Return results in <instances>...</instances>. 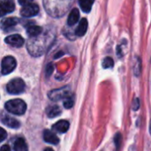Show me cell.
<instances>
[{
    "instance_id": "1",
    "label": "cell",
    "mask_w": 151,
    "mask_h": 151,
    "mask_svg": "<svg viewBox=\"0 0 151 151\" xmlns=\"http://www.w3.org/2000/svg\"><path fill=\"white\" fill-rule=\"evenodd\" d=\"M54 41V35L47 32L45 34H41L36 37L30 38L27 42V48L30 55L33 57H40L44 54L47 50L50 47Z\"/></svg>"
},
{
    "instance_id": "2",
    "label": "cell",
    "mask_w": 151,
    "mask_h": 151,
    "mask_svg": "<svg viewBox=\"0 0 151 151\" xmlns=\"http://www.w3.org/2000/svg\"><path fill=\"white\" fill-rule=\"evenodd\" d=\"M75 0H43V6L49 15L53 18L64 16Z\"/></svg>"
},
{
    "instance_id": "3",
    "label": "cell",
    "mask_w": 151,
    "mask_h": 151,
    "mask_svg": "<svg viewBox=\"0 0 151 151\" xmlns=\"http://www.w3.org/2000/svg\"><path fill=\"white\" fill-rule=\"evenodd\" d=\"M4 108L10 113L15 115H23L27 111V104L23 100L14 99L6 102L4 104Z\"/></svg>"
},
{
    "instance_id": "4",
    "label": "cell",
    "mask_w": 151,
    "mask_h": 151,
    "mask_svg": "<svg viewBox=\"0 0 151 151\" xmlns=\"http://www.w3.org/2000/svg\"><path fill=\"white\" fill-rule=\"evenodd\" d=\"M48 96L51 101L65 100L66 98L72 96V90L69 86L62 87L60 88H57V89H53L50 91L48 94Z\"/></svg>"
},
{
    "instance_id": "5",
    "label": "cell",
    "mask_w": 151,
    "mask_h": 151,
    "mask_svg": "<svg viewBox=\"0 0 151 151\" xmlns=\"http://www.w3.org/2000/svg\"><path fill=\"white\" fill-rule=\"evenodd\" d=\"M25 82L20 78H15L11 80L6 85V90L9 94L12 95H19L23 93L25 90Z\"/></svg>"
},
{
    "instance_id": "6",
    "label": "cell",
    "mask_w": 151,
    "mask_h": 151,
    "mask_svg": "<svg viewBox=\"0 0 151 151\" xmlns=\"http://www.w3.org/2000/svg\"><path fill=\"white\" fill-rule=\"evenodd\" d=\"M16 65H17L16 59L13 57L7 56L4 58L2 60V64H1L2 74L5 75V74H9L10 73H12L16 68Z\"/></svg>"
},
{
    "instance_id": "7",
    "label": "cell",
    "mask_w": 151,
    "mask_h": 151,
    "mask_svg": "<svg viewBox=\"0 0 151 151\" xmlns=\"http://www.w3.org/2000/svg\"><path fill=\"white\" fill-rule=\"evenodd\" d=\"M39 10H40L39 6L37 4L31 3L22 7V9L20 10V14L25 18H29V17L37 15L39 12Z\"/></svg>"
},
{
    "instance_id": "8",
    "label": "cell",
    "mask_w": 151,
    "mask_h": 151,
    "mask_svg": "<svg viewBox=\"0 0 151 151\" xmlns=\"http://www.w3.org/2000/svg\"><path fill=\"white\" fill-rule=\"evenodd\" d=\"M5 42L12 47L19 48L24 43V39L19 35H12L5 38Z\"/></svg>"
},
{
    "instance_id": "9",
    "label": "cell",
    "mask_w": 151,
    "mask_h": 151,
    "mask_svg": "<svg viewBox=\"0 0 151 151\" xmlns=\"http://www.w3.org/2000/svg\"><path fill=\"white\" fill-rule=\"evenodd\" d=\"M15 9V4L13 0H1V15L4 16L7 13H11Z\"/></svg>"
},
{
    "instance_id": "10",
    "label": "cell",
    "mask_w": 151,
    "mask_h": 151,
    "mask_svg": "<svg viewBox=\"0 0 151 151\" xmlns=\"http://www.w3.org/2000/svg\"><path fill=\"white\" fill-rule=\"evenodd\" d=\"M1 121L4 125H5L6 127H10V128H14V129H17L20 127V123L19 121H18L17 119H15L14 118H12L8 115H4L3 114L2 115V118H1Z\"/></svg>"
},
{
    "instance_id": "11",
    "label": "cell",
    "mask_w": 151,
    "mask_h": 151,
    "mask_svg": "<svg viewBox=\"0 0 151 151\" xmlns=\"http://www.w3.org/2000/svg\"><path fill=\"white\" fill-rule=\"evenodd\" d=\"M43 139L46 142L53 144V145H57L59 142V139L57 137V135L50 130H44L43 132Z\"/></svg>"
},
{
    "instance_id": "12",
    "label": "cell",
    "mask_w": 151,
    "mask_h": 151,
    "mask_svg": "<svg viewBox=\"0 0 151 151\" xmlns=\"http://www.w3.org/2000/svg\"><path fill=\"white\" fill-rule=\"evenodd\" d=\"M69 122L66 121V120H59L58 121L56 124H54L52 126V129L60 133V134H64V133H66L67 130L69 129Z\"/></svg>"
},
{
    "instance_id": "13",
    "label": "cell",
    "mask_w": 151,
    "mask_h": 151,
    "mask_svg": "<svg viewBox=\"0 0 151 151\" xmlns=\"http://www.w3.org/2000/svg\"><path fill=\"white\" fill-rule=\"evenodd\" d=\"M14 151H27V146L25 140L21 137H18L13 142Z\"/></svg>"
},
{
    "instance_id": "14",
    "label": "cell",
    "mask_w": 151,
    "mask_h": 151,
    "mask_svg": "<svg viewBox=\"0 0 151 151\" xmlns=\"http://www.w3.org/2000/svg\"><path fill=\"white\" fill-rule=\"evenodd\" d=\"M46 114L49 118H51V119L56 118L61 114V109L56 104L50 105L46 109Z\"/></svg>"
},
{
    "instance_id": "15",
    "label": "cell",
    "mask_w": 151,
    "mask_h": 151,
    "mask_svg": "<svg viewBox=\"0 0 151 151\" xmlns=\"http://www.w3.org/2000/svg\"><path fill=\"white\" fill-rule=\"evenodd\" d=\"M88 20H87L86 19H82L80 21V23H79V25H78V27H77L76 30H75V35H78V36H82V35H84L86 34L87 30H88Z\"/></svg>"
},
{
    "instance_id": "16",
    "label": "cell",
    "mask_w": 151,
    "mask_h": 151,
    "mask_svg": "<svg viewBox=\"0 0 151 151\" xmlns=\"http://www.w3.org/2000/svg\"><path fill=\"white\" fill-rule=\"evenodd\" d=\"M79 18H80V13H79V11L77 8H74L71 11L69 16H68V19H67V24L69 26H73L75 25L78 20H79Z\"/></svg>"
},
{
    "instance_id": "17",
    "label": "cell",
    "mask_w": 151,
    "mask_h": 151,
    "mask_svg": "<svg viewBox=\"0 0 151 151\" xmlns=\"http://www.w3.org/2000/svg\"><path fill=\"white\" fill-rule=\"evenodd\" d=\"M18 23H19V19L17 18H7L2 20L1 26L3 29H8L10 27L16 26Z\"/></svg>"
},
{
    "instance_id": "18",
    "label": "cell",
    "mask_w": 151,
    "mask_h": 151,
    "mask_svg": "<svg viewBox=\"0 0 151 151\" xmlns=\"http://www.w3.org/2000/svg\"><path fill=\"white\" fill-rule=\"evenodd\" d=\"M27 33L31 38L36 37L42 33V28L39 26H29L27 29Z\"/></svg>"
},
{
    "instance_id": "19",
    "label": "cell",
    "mask_w": 151,
    "mask_h": 151,
    "mask_svg": "<svg viewBox=\"0 0 151 151\" xmlns=\"http://www.w3.org/2000/svg\"><path fill=\"white\" fill-rule=\"evenodd\" d=\"M95 0H79V4L84 12H89Z\"/></svg>"
},
{
    "instance_id": "20",
    "label": "cell",
    "mask_w": 151,
    "mask_h": 151,
    "mask_svg": "<svg viewBox=\"0 0 151 151\" xmlns=\"http://www.w3.org/2000/svg\"><path fill=\"white\" fill-rule=\"evenodd\" d=\"M113 65H114V61L111 58L107 57L104 59V61H103V67L104 68H105V69L111 68Z\"/></svg>"
},
{
    "instance_id": "21",
    "label": "cell",
    "mask_w": 151,
    "mask_h": 151,
    "mask_svg": "<svg viewBox=\"0 0 151 151\" xmlns=\"http://www.w3.org/2000/svg\"><path fill=\"white\" fill-rule=\"evenodd\" d=\"M142 64H141V59L139 58H136V62L134 64V74L136 76H139L140 73H141V70H142Z\"/></svg>"
},
{
    "instance_id": "22",
    "label": "cell",
    "mask_w": 151,
    "mask_h": 151,
    "mask_svg": "<svg viewBox=\"0 0 151 151\" xmlns=\"http://www.w3.org/2000/svg\"><path fill=\"white\" fill-rule=\"evenodd\" d=\"M73 106V97L71 96V97L66 98L65 100V102H64V107L65 109H71Z\"/></svg>"
},
{
    "instance_id": "23",
    "label": "cell",
    "mask_w": 151,
    "mask_h": 151,
    "mask_svg": "<svg viewBox=\"0 0 151 151\" xmlns=\"http://www.w3.org/2000/svg\"><path fill=\"white\" fill-rule=\"evenodd\" d=\"M114 142L116 145V150H119V147H120V143H121V134H117L115 138H114Z\"/></svg>"
},
{
    "instance_id": "24",
    "label": "cell",
    "mask_w": 151,
    "mask_h": 151,
    "mask_svg": "<svg viewBox=\"0 0 151 151\" xmlns=\"http://www.w3.org/2000/svg\"><path fill=\"white\" fill-rule=\"evenodd\" d=\"M139 107H140V101H139V98L136 97L133 101V106H132V108H133L134 111H137L139 109Z\"/></svg>"
},
{
    "instance_id": "25",
    "label": "cell",
    "mask_w": 151,
    "mask_h": 151,
    "mask_svg": "<svg viewBox=\"0 0 151 151\" xmlns=\"http://www.w3.org/2000/svg\"><path fill=\"white\" fill-rule=\"evenodd\" d=\"M6 136H7L6 132H5L3 128L0 129V141H1V142H4V141L5 140Z\"/></svg>"
},
{
    "instance_id": "26",
    "label": "cell",
    "mask_w": 151,
    "mask_h": 151,
    "mask_svg": "<svg viewBox=\"0 0 151 151\" xmlns=\"http://www.w3.org/2000/svg\"><path fill=\"white\" fill-rule=\"evenodd\" d=\"M19 4L22 6H25L27 4H29L33 2V0H18Z\"/></svg>"
},
{
    "instance_id": "27",
    "label": "cell",
    "mask_w": 151,
    "mask_h": 151,
    "mask_svg": "<svg viewBox=\"0 0 151 151\" xmlns=\"http://www.w3.org/2000/svg\"><path fill=\"white\" fill-rule=\"evenodd\" d=\"M52 71H53V66H52V65L50 64V65H49L48 67H47V76L50 75L51 73H52Z\"/></svg>"
},
{
    "instance_id": "28",
    "label": "cell",
    "mask_w": 151,
    "mask_h": 151,
    "mask_svg": "<svg viewBox=\"0 0 151 151\" xmlns=\"http://www.w3.org/2000/svg\"><path fill=\"white\" fill-rule=\"evenodd\" d=\"M1 151H11V150H10V147L8 145H4L1 148Z\"/></svg>"
},
{
    "instance_id": "29",
    "label": "cell",
    "mask_w": 151,
    "mask_h": 151,
    "mask_svg": "<svg viewBox=\"0 0 151 151\" xmlns=\"http://www.w3.org/2000/svg\"><path fill=\"white\" fill-rule=\"evenodd\" d=\"M44 151H54L52 149H50V148H46L45 150H44Z\"/></svg>"
},
{
    "instance_id": "30",
    "label": "cell",
    "mask_w": 151,
    "mask_h": 151,
    "mask_svg": "<svg viewBox=\"0 0 151 151\" xmlns=\"http://www.w3.org/2000/svg\"><path fill=\"white\" fill-rule=\"evenodd\" d=\"M150 134H151V122H150Z\"/></svg>"
}]
</instances>
